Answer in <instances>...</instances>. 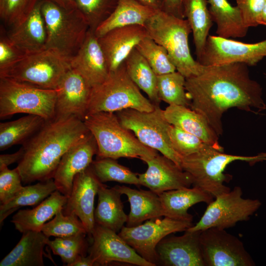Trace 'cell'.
Here are the masks:
<instances>
[{
  "mask_svg": "<svg viewBox=\"0 0 266 266\" xmlns=\"http://www.w3.org/2000/svg\"><path fill=\"white\" fill-rule=\"evenodd\" d=\"M122 195H125L130 204L126 226L132 227L143 221L164 216L159 196L151 190L133 189L126 186L116 185Z\"/></svg>",
  "mask_w": 266,
  "mask_h": 266,
  "instance_id": "27",
  "label": "cell"
},
{
  "mask_svg": "<svg viewBox=\"0 0 266 266\" xmlns=\"http://www.w3.org/2000/svg\"><path fill=\"white\" fill-rule=\"evenodd\" d=\"M46 244L53 254L60 256L63 263L67 266H71L77 258L81 255L77 251L62 245L55 239L50 240L48 238Z\"/></svg>",
  "mask_w": 266,
  "mask_h": 266,
  "instance_id": "47",
  "label": "cell"
},
{
  "mask_svg": "<svg viewBox=\"0 0 266 266\" xmlns=\"http://www.w3.org/2000/svg\"><path fill=\"white\" fill-rule=\"evenodd\" d=\"M49 237L41 231H28L0 262V266H43L44 248Z\"/></svg>",
  "mask_w": 266,
  "mask_h": 266,
  "instance_id": "28",
  "label": "cell"
},
{
  "mask_svg": "<svg viewBox=\"0 0 266 266\" xmlns=\"http://www.w3.org/2000/svg\"><path fill=\"white\" fill-rule=\"evenodd\" d=\"M158 195L164 216L192 222L193 216L188 213V209L200 202L208 204L214 199L211 195L196 186L169 190Z\"/></svg>",
  "mask_w": 266,
  "mask_h": 266,
  "instance_id": "26",
  "label": "cell"
},
{
  "mask_svg": "<svg viewBox=\"0 0 266 266\" xmlns=\"http://www.w3.org/2000/svg\"><path fill=\"white\" fill-rule=\"evenodd\" d=\"M200 246L205 266H254L243 242L225 229L210 228L200 231Z\"/></svg>",
  "mask_w": 266,
  "mask_h": 266,
  "instance_id": "13",
  "label": "cell"
},
{
  "mask_svg": "<svg viewBox=\"0 0 266 266\" xmlns=\"http://www.w3.org/2000/svg\"><path fill=\"white\" fill-rule=\"evenodd\" d=\"M164 118L170 125L190 133L206 144L224 151L220 145L219 135L201 114L180 105H168L163 110Z\"/></svg>",
  "mask_w": 266,
  "mask_h": 266,
  "instance_id": "24",
  "label": "cell"
},
{
  "mask_svg": "<svg viewBox=\"0 0 266 266\" xmlns=\"http://www.w3.org/2000/svg\"><path fill=\"white\" fill-rule=\"evenodd\" d=\"M97 153L96 140L90 132L62 157L53 178L57 190L68 197L75 176L92 164Z\"/></svg>",
  "mask_w": 266,
  "mask_h": 266,
  "instance_id": "18",
  "label": "cell"
},
{
  "mask_svg": "<svg viewBox=\"0 0 266 266\" xmlns=\"http://www.w3.org/2000/svg\"><path fill=\"white\" fill-rule=\"evenodd\" d=\"M41 10L47 31L46 48L56 51L69 60L76 54L90 29L76 8L67 10L41 0Z\"/></svg>",
  "mask_w": 266,
  "mask_h": 266,
  "instance_id": "7",
  "label": "cell"
},
{
  "mask_svg": "<svg viewBox=\"0 0 266 266\" xmlns=\"http://www.w3.org/2000/svg\"><path fill=\"white\" fill-rule=\"evenodd\" d=\"M39 0H0V17L11 28L23 22Z\"/></svg>",
  "mask_w": 266,
  "mask_h": 266,
  "instance_id": "41",
  "label": "cell"
},
{
  "mask_svg": "<svg viewBox=\"0 0 266 266\" xmlns=\"http://www.w3.org/2000/svg\"><path fill=\"white\" fill-rule=\"evenodd\" d=\"M168 134L173 149L181 158L210 146L197 136L171 125L168 128Z\"/></svg>",
  "mask_w": 266,
  "mask_h": 266,
  "instance_id": "42",
  "label": "cell"
},
{
  "mask_svg": "<svg viewBox=\"0 0 266 266\" xmlns=\"http://www.w3.org/2000/svg\"><path fill=\"white\" fill-rule=\"evenodd\" d=\"M46 121L40 116L28 114L16 120L0 123V150L16 144H25L43 126Z\"/></svg>",
  "mask_w": 266,
  "mask_h": 266,
  "instance_id": "34",
  "label": "cell"
},
{
  "mask_svg": "<svg viewBox=\"0 0 266 266\" xmlns=\"http://www.w3.org/2000/svg\"><path fill=\"white\" fill-rule=\"evenodd\" d=\"M58 90L38 87L4 77H0V118L17 113L54 118Z\"/></svg>",
  "mask_w": 266,
  "mask_h": 266,
  "instance_id": "8",
  "label": "cell"
},
{
  "mask_svg": "<svg viewBox=\"0 0 266 266\" xmlns=\"http://www.w3.org/2000/svg\"><path fill=\"white\" fill-rule=\"evenodd\" d=\"M83 121L96 140L97 158H136L144 162L158 154L157 150L143 144L131 131L123 126L116 113L91 114Z\"/></svg>",
  "mask_w": 266,
  "mask_h": 266,
  "instance_id": "3",
  "label": "cell"
},
{
  "mask_svg": "<svg viewBox=\"0 0 266 266\" xmlns=\"http://www.w3.org/2000/svg\"><path fill=\"white\" fill-rule=\"evenodd\" d=\"M212 20L217 24V36L225 38L244 37L248 31L241 11L228 0H207Z\"/></svg>",
  "mask_w": 266,
  "mask_h": 266,
  "instance_id": "31",
  "label": "cell"
},
{
  "mask_svg": "<svg viewBox=\"0 0 266 266\" xmlns=\"http://www.w3.org/2000/svg\"><path fill=\"white\" fill-rule=\"evenodd\" d=\"M54 3L67 10L76 8V0H44Z\"/></svg>",
  "mask_w": 266,
  "mask_h": 266,
  "instance_id": "51",
  "label": "cell"
},
{
  "mask_svg": "<svg viewBox=\"0 0 266 266\" xmlns=\"http://www.w3.org/2000/svg\"><path fill=\"white\" fill-rule=\"evenodd\" d=\"M116 114L122 126L131 131L143 144L160 152L181 167V157L173 149L169 140L170 124L164 118L160 106L149 112L127 109Z\"/></svg>",
  "mask_w": 266,
  "mask_h": 266,
  "instance_id": "10",
  "label": "cell"
},
{
  "mask_svg": "<svg viewBox=\"0 0 266 266\" xmlns=\"http://www.w3.org/2000/svg\"><path fill=\"white\" fill-rule=\"evenodd\" d=\"M53 178L31 185L23 186L20 192L10 201L0 205V224L10 214L20 207L35 206L57 190Z\"/></svg>",
  "mask_w": 266,
  "mask_h": 266,
  "instance_id": "35",
  "label": "cell"
},
{
  "mask_svg": "<svg viewBox=\"0 0 266 266\" xmlns=\"http://www.w3.org/2000/svg\"><path fill=\"white\" fill-rule=\"evenodd\" d=\"M242 194L241 187L235 186L218 195L208 204L198 222L186 231H202L210 228L226 229L239 222L248 221L262 203L257 199H244Z\"/></svg>",
  "mask_w": 266,
  "mask_h": 266,
  "instance_id": "11",
  "label": "cell"
},
{
  "mask_svg": "<svg viewBox=\"0 0 266 266\" xmlns=\"http://www.w3.org/2000/svg\"><path fill=\"white\" fill-rule=\"evenodd\" d=\"M67 200L66 196L57 190L33 209L19 210L13 216L11 222L22 233L41 231L46 222L63 209Z\"/></svg>",
  "mask_w": 266,
  "mask_h": 266,
  "instance_id": "25",
  "label": "cell"
},
{
  "mask_svg": "<svg viewBox=\"0 0 266 266\" xmlns=\"http://www.w3.org/2000/svg\"><path fill=\"white\" fill-rule=\"evenodd\" d=\"M207 0H184L183 13L193 35L198 60L203 51L213 20L207 7Z\"/></svg>",
  "mask_w": 266,
  "mask_h": 266,
  "instance_id": "32",
  "label": "cell"
},
{
  "mask_svg": "<svg viewBox=\"0 0 266 266\" xmlns=\"http://www.w3.org/2000/svg\"><path fill=\"white\" fill-rule=\"evenodd\" d=\"M98 204L95 209L96 224L117 233L128 220L121 200L122 194L115 186L108 188L102 183L98 192Z\"/></svg>",
  "mask_w": 266,
  "mask_h": 266,
  "instance_id": "29",
  "label": "cell"
},
{
  "mask_svg": "<svg viewBox=\"0 0 266 266\" xmlns=\"http://www.w3.org/2000/svg\"><path fill=\"white\" fill-rule=\"evenodd\" d=\"M92 87L71 68L60 81L54 119L75 116L84 121L87 115Z\"/></svg>",
  "mask_w": 266,
  "mask_h": 266,
  "instance_id": "17",
  "label": "cell"
},
{
  "mask_svg": "<svg viewBox=\"0 0 266 266\" xmlns=\"http://www.w3.org/2000/svg\"><path fill=\"white\" fill-rule=\"evenodd\" d=\"M266 57V39L246 43L218 36L209 35L203 51L197 61L205 66L231 63L256 65Z\"/></svg>",
  "mask_w": 266,
  "mask_h": 266,
  "instance_id": "14",
  "label": "cell"
},
{
  "mask_svg": "<svg viewBox=\"0 0 266 266\" xmlns=\"http://www.w3.org/2000/svg\"><path fill=\"white\" fill-rule=\"evenodd\" d=\"M69 60L56 51L45 48L26 54L11 66L0 70V77L48 89H57L71 68Z\"/></svg>",
  "mask_w": 266,
  "mask_h": 266,
  "instance_id": "9",
  "label": "cell"
},
{
  "mask_svg": "<svg viewBox=\"0 0 266 266\" xmlns=\"http://www.w3.org/2000/svg\"><path fill=\"white\" fill-rule=\"evenodd\" d=\"M88 248L95 266L122 262L139 266H155L141 257L115 231L96 224Z\"/></svg>",
  "mask_w": 266,
  "mask_h": 266,
  "instance_id": "15",
  "label": "cell"
},
{
  "mask_svg": "<svg viewBox=\"0 0 266 266\" xmlns=\"http://www.w3.org/2000/svg\"><path fill=\"white\" fill-rule=\"evenodd\" d=\"M156 10H163L162 0H137Z\"/></svg>",
  "mask_w": 266,
  "mask_h": 266,
  "instance_id": "52",
  "label": "cell"
},
{
  "mask_svg": "<svg viewBox=\"0 0 266 266\" xmlns=\"http://www.w3.org/2000/svg\"><path fill=\"white\" fill-rule=\"evenodd\" d=\"M26 54L15 45L9 38L3 25L0 29V70L16 63Z\"/></svg>",
  "mask_w": 266,
  "mask_h": 266,
  "instance_id": "44",
  "label": "cell"
},
{
  "mask_svg": "<svg viewBox=\"0 0 266 266\" xmlns=\"http://www.w3.org/2000/svg\"><path fill=\"white\" fill-rule=\"evenodd\" d=\"M184 0H162L164 12L181 19H185L183 3Z\"/></svg>",
  "mask_w": 266,
  "mask_h": 266,
  "instance_id": "48",
  "label": "cell"
},
{
  "mask_svg": "<svg viewBox=\"0 0 266 266\" xmlns=\"http://www.w3.org/2000/svg\"><path fill=\"white\" fill-rule=\"evenodd\" d=\"M266 0H236L245 26L257 27Z\"/></svg>",
  "mask_w": 266,
  "mask_h": 266,
  "instance_id": "45",
  "label": "cell"
},
{
  "mask_svg": "<svg viewBox=\"0 0 266 266\" xmlns=\"http://www.w3.org/2000/svg\"><path fill=\"white\" fill-rule=\"evenodd\" d=\"M146 171L137 174L140 186L159 195L164 192L193 185L190 174L169 158L159 154L144 162Z\"/></svg>",
  "mask_w": 266,
  "mask_h": 266,
  "instance_id": "19",
  "label": "cell"
},
{
  "mask_svg": "<svg viewBox=\"0 0 266 266\" xmlns=\"http://www.w3.org/2000/svg\"><path fill=\"white\" fill-rule=\"evenodd\" d=\"M109 158H97L91 166L97 176L102 183L110 181L140 186L137 173Z\"/></svg>",
  "mask_w": 266,
  "mask_h": 266,
  "instance_id": "37",
  "label": "cell"
},
{
  "mask_svg": "<svg viewBox=\"0 0 266 266\" xmlns=\"http://www.w3.org/2000/svg\"><path fill=\"white\" fill-rule=\"evenodd\" d=\"M89 132L84 121L75 116L46 121L23 145L25 153L17 166L22 182L53 178L64 154Z\"/></svg>",
  "mask_w": 266,
  "mask_h": 266,
  "instance_id": "2",
  "label": "cell"
},
{
  "mask_svg": "<svg viewBox=\"0 0 266 266\" xmlns=\"http://www.w3.org/2000/svg\"><path fill=\"white\" fill-rule=\"evenodd\" d=\"M119 0H76V8L95 31L113 12Z\"/></svg>",
  "mask_w": 266,
  "mask_h": 266,
  "instance_id": "39",
  "label": "cell"
},
{
  "mask_svg": "<svg viewBox=\"0 0 266 266\" xmlns=\"http://www.w3.org/2000/svg\"><path fill=\"white\" fill-rule=\"evenodd\" d=\"M186 78L177 70L157 76V91L161 101L168 105L190 107L191 100L185 89Z\"/></svg>",
  "mask_w": 266,
  "mask_h": 266,
  "instance_id": "36",
  "label": "cell"
},
{
  "mask_svg": "<svg viewBox=\"0 0 266 266\" xmlns=\"http://www.w3.org/2000/svg\"><path fill=\"white\" fill-rule=\"evenodd\" d=\"M135 48L145 59L157 76L176 71L166 50L149 35L144 38Z\"/></svg>",
  "mask_w": 266,
  "mask_h": 266,
  "instance_id": "38",
  "label": "cell"
},
{
  "mask_svg": "<svg viewBox=\"0 0 266 266\" xmlns=\"http://www.w3.org/2000/svg\"><path fill=\"white\" fill-rule=\"evenodd\" d=\"M185 89L190 108L203 115L219 136L223 133V115L230 108H266L262 88L243 63L205 66L200 74L186 78Z\"/></svg>",
  "mask_w": 266,
  "mask_h": 266,
  "instance_id": "1",
  "label": "cell"
},
{
  "mask_svg": "<svg viewBox=\"0 0 266 266\" xmlns=\"http://www.w3.org/2000/svg\"><path fill=\"white\" fill-rule=\"evenodd\" d=\"M236 161L253 166L266 161V152L252 156L234 155L208 146L198 152L182 157L181 166L191 176L193 186L201 189L215 198L231 190L224 183H228L233 177L225 173L224 170L229 164Z\"/></svg>",
  "mask_w": 266,
  "mask_h": 266,
  "instance_id": "5",
  "label": "cell"
},
{
  "mask_svg": "<svg viewBox=\"0 0 266 266\" xmlns=\"http://www.w3.org/2000/svg\"><path fill=\"white\" fill-rule=\"evenodd\" d=\"M101 183L91 165L75 176L71 193L62 209L65 215L77 216L91 237L96 225L95 198Z\"/></svg>",
  "mask_w": 266,
  "mask_h": 266,
  "instance_id": "16",
  "label": "cell"
},
{
  "mask_svg": "<svg viewBox=\"0 0 266 266\" xmlns=\"http://www.w3.org/2000/svg\"><path fill=\"white\" fill-rule=\"evenodd\" d=\"M148 35L144 26L136 25L115 28L98 37L109 71L117 69Z\"/></svg>",
  "mask_w": 266,
  "mask_h": 266,
  "instance_id": "21",
  "label": "cell"
},
{
  "mask_svg": "<svg viewBox=\"0 0 266 266\" xmlns=\"http://www.w3.org/2000/svg\"><path fill=\"white\" fill-rule=\"evenodd\" d=\"M94 263L88 255H80L75 261L71 264V266H94Z\"/></svg>",
  "mask_w": 266,
  "mask_h": 266,
  "instance_id": "50",
  "label": "cell"
},
{
  "mask_svg": "<svg viewBox=\"0 0 266 266\" xmlns=\"http://www.w3.org/2000/svg\"><path fill=\"white\" fill-rule=\"evenodd\" d=\"M259 24L266 26V0L259 21Z\"/></svg>",
  "mask_w": 266,
  "mask_h": 266,
  "instance_id": "53",
  "label": "cell"
},
{
  "mask_svg": "<svg viewBox=\"0 0 266 266\" xmlns=\"http://www.w3.org/2000/svg\"><path fill=\"white\" fill-rule=\"evenodd\" d=\"M144 27L148 35L166 50L176 70L186 78L203 70L205 66L195 60L190 52L188 39L192 30L187 19L158 10Z\"/></svg>",
  "mask_w": 266,
  "mask_h": 266,
  "instance_id": "4",
  "label": "cell"
},
{
  "mask_svg": "<svg viewBox=\"0 0 266 266\" xmlns=\"http://www.w3.org/2000/svg\"><path fill=\"white\" fill-rule=\"evenodd\" d=\"M155 107L130 78L124 63L110 72L103 82L92 87L87 115L100 112L116 113L127 109L149 112Z\"/></svg>",
  "mask_w": 266,
  "mask_h": 266,
  "instance_id": "6",
  "label": "cell"
},
{
  "mask_svg": "<svg viewBox=\"0 0 266 266\" xmlns=\"http://www.w3.org/2000/svg\"><path fill=\"white\" fill-rule=\"evenodd\" d=\"M22 180L19 169L16 167L10 169L8 166L0 167V204L11 200L22 189Z\"/></svg>",
  "mask_w": 266,
  "mask_h": 266,
  "instance_id": "43",
  "label": "cell"
},
{
  "mask_svg": "<svg viewBox=\"0 0 266 266\" xmlns=\"http://www.w3.org/2000/svg\"><path fill=\"white\" fill-rule=\"evenodd\" d=\"M85 233H80L63 237L55 238L59 243L62 245L75 250L81 255H86L88 250L87 240L85 239Z\"/></svg>",
  "mask_w": 266,
  "mask_h": 266,
  "instance_id": "46",
  "label": "cell"
},
{
  "mask_svg": "<svg viewBox=\"0 0 266 266\" xmlns=\"http://www.w3.org/2000/svg\"><path fill=\"white\" fill-rule=\"evenodd\" d=\"M200 231H185L163 239L157 245L158 264L165 266H205L200 246Z\"/></svg>",
  "mask_w": 266,
  "mask_h": 266,
  "instance_id": "20",
  "label": "cell"
},
{
  "mask_svg": "<svg viewBox=\"0 0 266 266\" xmlns=\"http://www.w3.org/2000/svg\"><path fill=\"white\" fill-rule=\"evenodd\" d=\"M124 64L133 83L147 95L155 106H160L161 100L157 91V75L135 48L128 56Z\"/></svg>",
  "mask_w": 266,
  "mask_h": 266,
  "instance_id": "33",
  "label": "cell"
},
{
  "mask_svg": "<svg viewBox=\"0 0 266 266\" xmlns=\"http://www.w3.org/2000/svg\"><path fill=\"white\" fill-rule=\"evenodd\" d=\"M39 0L27 18L7 31L12 42L26 54L46 48L47 31Z\"/></svg>",
  "mask_w": 266,
  "mask_h": 266,
  "instance_id": "23",
  "label": "cell"
},
{
  "mask_svg": "<svg viewBox=\"0 0 266 266\" xmlns=\"http://www.w3.org/2000/svg\"><path fill=\"white\" fill-rule=\"evenodd\" d=\"M41 231L48 237L87 234L84 226L77 216L72 214L65 215L62 210L59 211L52 220L46 223Z\"/></svg>",
  "mask_w": 266,
  "mask_h": 266,
  "instance_id": "40",
  "label": "cell"
},
{
  "mask_svg": "<svg viewBox=\"0 0 266 266\" xmlns=\"http://www.w3.org/2000/svg\"><path fill=\"white\" fill-rule=\"evenodd\" d=\"M157 11L137 0H119L113 12L99 26L95 33L99 37L117 28L136 25L144 26Z\"/></svg>",
  "mask_w": 266,
  "mask_h": 266,
  "instance_id": "30",
  "label": "cell"
},
{
  "mask_svg": "<svg viewBox=\"0 0 266 266\" xmlns=\"http://www.w3.org/2000/svg\"><path fill=\"white\" fill-rule=\"evenodd\" d=\"M193 225L192 222L164 216L148 220L143 224L123 226L119 235L143 259L156 266L158 257L156 247L167 235L185 232Z\"/></svg>",
  "mask_w": 266,
  "mask_h": 266,
  "instance_id": "12",
  "label": "cell"
},
{
  "mask_svg": "<svg viewBox=\"0 0 266 266\" xmlns=\"http://www.w3.org/2000/svg\"><path fill=\"white\" fill-rule=\"evenodd\" d=\"M70 64L92 87L107 78L110 71L95 31L89 30L81 47L70 60Z\"/></svg>",
  "mask_w": 266,
  "mask_h": 266,
  "instance_id": "22",
  "label": "cell"
},
{
  "mask_svg": "<svg viewBox=\"0 0 266 266\" xmlns=\"http://www.w3.org/2000/svg\"><path fill=\"white\" fill-rule=\"evenodd\" d=\"M25 153L23 146L16 152L11 154H1L0 155V167L8 166L12 164L19 163L23 158Z\"/></svg>",
  "mask_w": 266,
  "mask_h": 266,
  "instance_id": "49",
  "label": "cell"
}]
</instances>
